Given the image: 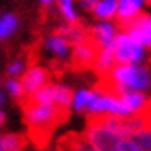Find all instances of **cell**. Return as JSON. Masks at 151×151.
<instances>
[{
  "instance_id": "cell-1",
  "label": "cell",
  "mask_w": 151,
  "mask_h": 151,
  "mask_svg": "<svg viewBox=\"0 0 151 151\" xmlns=\"http://www.w3.org/2000/svg\"><path fill=\"white\" fill-rule=\"evenodd\" d=\"M68 112L70 110L60 109L55 105H44V104L27 100L24 107V122L27 126L29 132L32 134V137H48L49 132L68 117Z\"/></svg>"
},
{
  "instance_id": "cell-2",
  "label": "cell",
  "mask_w": 151,
  "mask_h": 151,
  "mask_svg": "<svg viewBox=\"0 0 151 151\" xmlns=\"http://www.w3.org/2000/svg\"><path fill=\"white\" fill-rule=\"evenodd\" d=\"M71 99H73V90L63 83L55 82H48L44 87H41L36 93L29 97V100H32V102L55 105V107H60L65 110L71 109Z\"/></svg>"
},
{
  "instance_id": "cell-3",
  "label": "cell",
  "mask_w": 151,
  "mask_h": 151,
  "mask_svg": "<svg viewBox=\"0 0 151 151\" xmlns=\"http://www.w3.org/2000/svg\"><path fill=\"white\" fill-rule=\"evenodd\" d=\"M82 136L97 151H117V146L122 141V136H119L117 132L104 127L100 124L92 122V121H87Z\"/></svg>"
},
{
  "instance_id": "cell-4",
  "label": "cell",
  "mask_w": 151,
  "mask_h": 151,
  "mask_svg": "<svg viewBox=\"0 0 151 151\" xmlns=\"http://www.w3.org/2000/svg\"><path fill=\"white\" fill-rule=\"evenodd\" d=\"M144 49L131 36L122 31H117L114 37V58L116 65H136L143 60Z\"/></svg>"
},
{
  "instance_id": "cell-5",
  "label": "cell",
  "mask_w": 151,
  "mask_h": 151,
  "mask_svg": "<svg viewBox=\"0 0 151 151\" xmlns=\"http://www.w3.org/2000/svg\"><path fill=\"white\" fill-rule=\"evenodd\" d=\"M116 26L117 31L126 32L141 46L151 48V15H148L146 12L139 10L134 17H131L124 22H119Z\"/></svg>"
},
{
  "instance_id": "cell-6",
  "label": "cell",
  "mask_w": 151,
  "mask_h": 151,
  "mask_svg": "<svg viewBox=\"0 0 151 151\" xmlns=\"http://www.w3.org/2000/svg\"><path fill=\"white\" fill-rule=\"evenodd\" d=\"M99 51H100V46L92 37H88L87 41H83V42H80V44H76V46L71 48L70 61H71V65L76 70L93 68Z\"/></svg>"
},
{
  "instance_id": "cell-7",
  "label": "cell",
  "mask_w": 151,
  "mask_h": 151,
  "mask_svg": "<svg viewBox=\"0 0 151 151\" xmlns=\"http://www.w3.org/2000/svg\"><path fill=\"white\" fill-rule=\"evenodd\" d=\"M49 80H51V75H49L48 68H44L41 65H29L27 70L24 71V75L21 76V83L24 87L26 97L29 99L41 87H44Z\"/></svg>"
},
{
  "instance_id": "cell-8",
  "label": "cell",
  "mask_w": 151,
  "mask_h": 151,
  "mask_svg": "<svg viewBox=\"0 0 151 151\" xmlns=\"http://www.w3.org/2000/svg\"><path fill=\"white\" fill-rule=\"evenodd\" d=\"M71 48H73V46H71L58 31L48 34L42 39V49H44L49 56H53L56 61H66V60H70Z\"/></svg>"
},
{
  "instance_id": "cell-9",
  "label": "cell",
  "mask_w": 151,
  "mask_h": 151,
  "mask_svg": "<svg viewBox=\"0 0 151 151\" xmlns=\"http://www.w3.org/2000/svg\"><path fill=\"white\" fill-rule=\"evenodd\" d=\"M56 31H58L71 46H76V44L87 41L90 37V27L83 26L80 21L78 22H65V24L60 26Z\"/></svg>"
},
{
  "instance_id": "cell-10",
  "label": "cell",
  "mask_w": 151,
  "mask_h": 151,
  "mask_svg": "<svg viewBox=\"0 0 151 151\" xmlns=\"http://www.w3.org/2000/svg\"><path fill=\"white\" fill-rule=\"evenodd\" d=\"M116 34H117V26L110 21H100V22H97L95 26L90 27V37H92L100 48L112 44Z\"/></svg>"
},
{
  "instance_id": "cell-11",
  "label": "cell",
  "mask_w": 151,
  "mask_h": 151,
  "mask_svg": "<svg viewBox=\"0 0 151 151\" xmlns=\"http://www.w3.org/2000/svg\"><path fill=\"white\" fill-rule=\"evenodd\" d=\"M114 66H116V58H114V42H112L109 46L100 48L99 55H97L95 65H93V70L99 75V78H100V76L107 75Z\"/></svg>"
},
{
  "instance_id": "cell-12",
  "label": "cell",
  "mask_w": 151,
  "mask_h": 151,
  "mask_svg": "<svg viewBox=\"0 0 151 151\" xmlns=\"http://www.w3.org/2000/svg\"><path fill=\"white\" fill-rule=\"evenodd\" d=\"M19 17L14 12H4L0 15V42L9 41L19 31Z\"/></svg>"
},
{
  "instance_id": "cell-13",
  "label": "cell",
  "mask_w": 151,
  "mask_h": 151,
  "mask_svg": "<svg viewBox=\"0 0 151 151\" xmlns=\"http://www.w3.org/2000/svg\"><path fill=\"white\" fill-rule=\"evenodd\" d=\"M117 2L119 0H99L90 12L99 21H110L117 14Z\"/></svg>"
},
{
  "instance_id": "cell-14",
  "label": "cell",
  "mask_w": 151,
  "mask_h": 151,
  "mask_svg": "<svg viewBox=\"0 0 151 151\" xmlns=\"http://www.w3.org/2000/svg\"><path fill=\"white\" fill-rule=\"evenodd\" d=\"M58 14L61 15L65 22H78V10H76V0H55Z\"/></svg>"
},
{
  "instance_id": "cell-15",
  "label": "cell",
  "mask_w": 151,
  "mask_h": 151,
  "mask_svg": "<svg viewBox=\"0 0 151 151\" xmlns=\"http://www.w3.org/2000/svg\"><path fill=\"white\" fill-rule=\"evenodd\" d=\"M95 95L93 88H80L73 92V99H71V109L76 112H85L88 107L90 100Z\"/></svg>"
},
{
  "instance_id": "cell-16",
  "label": "cell",
  "mask_w": 151,
  "mask_h": 151,
  "mask_svg": "<svg viewBox=\"0 0 151 151\" xmlns=\"http://www.w3.org/2000/svg\"><path fill=\"white\" fill-rule=\"evenodd\" d=\"M141 10V7L134 4L132 0H119L117 2V14H116V24L119 22H124L131 19V17H134Z\"/></svg>"
},
{
  "instance_id": "cell-17",
  "label": "cell",
  "mask_w": 151,
  "mask_h": 151,
  "mask_svg": "<svg viewBox=\"0 0 151 151\" xmlns=\"http://www.w3.org/2000/svg\"><path fill=\"white\" fill-rule=\"evenodd\" d=\"M119 99H121L124 102V105L132 112V116H134L137 110L143 107V104L148 100V97L144 95V93H141V92H124V93H121Z\"/></svg>"
},
{
  "instance_id": "cell-18",
  "label": "cell",
  "mask_w": 151,
  "mask_h": 151,
  "mask_svg": "<svg viewBox=\"0 0 151 151\" xmlns=\"http://www.w3.org/2000/svg\"><path fill=\"white\" fill-rule=\"evenodd\" d=\"M4 90L10 99L14 100H24L26 93H24V87L21 83V78H7L4 83Z\"/></svg>"
},
{
  "instance_id": "cell-19",
  "label": "cell",
  "mask_w": 151,
  "mask_h": 151,
  "mask_svg": "<svg viewBox=\"0 0 151 151\" xmlns=\"http://www.w3.org/2000/svg\"><path fill=\"white\" fill-rule=\"evenodd\" d=\"M29 63L26 58H14L12 61L7 63L5 66V73H7V78H21L24 75V71L27 70Z\"/></svg>"
},
{
  "instance_id": "cell-20",
  "label": "cell",
  "mask_w": 151,
  "mask_h": 151,
  "mask_svg": "<svg viewBox=\"0 0 151 151\" xmlns=\"http://www.w3.org/2000/svg\"><path fill=\"white\" fill-rule=\"evenodd\" d=\"M4 144L7 151H24L26 137L17 132H4Z\"/></svg>"
},
{
  "instance_id": "cell-21",
  "label": "cell",
  "mask_w": 151,
  "mask_h": 151,
  "mask_svg": "<svg viewBox=\"0 0 151 151\" xmlns=\"http://www.w3.org/2000/svg\"><path fill=\"white\" fill-rule=\"evenodd\" d=\"M134 116L139 117V119L143 121L146 129H151V99H148V100L143 104V107L137 110Z\"/></svg>"
},
{
  "instance_id": "cell-22",
  "label": "cell",
  "mask_w": 151,
  "mask_h": 151,
  "mask_svg": "<svg viewBox=\"0 0 151 151\" xmlns=\"http://www.w3.org/2000/svg\"><path fill=\"white\" fill-rule=\"evenodd\" d=\"M117 151H143L131 137H122V141L117 146Z\"/></svg>"
},
{
  "instance_id": "cell-23",
  "label": "cell",
  "mask_w": 151,
  "mask_h": 151,
  "mask_svg": "<svg viewBox=\"0 0 151 151\" xmlns=\"http://www.w3.org/2000/svg\"><path fill=\"white\" fill-rule=\"evenodd\" d=\"M76 2H78V4L82 5L83 10H88V12H90L92 9L95 7V4L99 2V0H76Z\"/></svg>"
},
{
  "instance_id": "cell-24",
  "label": "cell",
  "mask_w": 151,
  "mask_h": 151,
  "mask_svg": "<svg viewBox=\"0 0 151 151\" xmlns=\"http://www.w3.org/2000/svg\"><path fill=\"white\" fill-rule=\"evenodd\" d=\"M39 2V5L44 9H49L51 5H55V0H37Z\"/></svg>"
},
{
  "instance_id": "cell-25",
  "label": "cell",
  "mask_w": 151,
  "mask_h": 151,
  "mask_svg": "<svg viewBox=\"0 0 151 151\" xmlns=\"http://www.w3.org/2000/svg\"><path fill=\"white\" fill-rule=\"evenodd\" d=\"M5 100H7V95H5V92H2V90H0V109L4 107Z\"/></svg>"
},
{
  "instance_id": "cell-26",
  "label": "cell",
  "mask_w": 151,
  "mask_h": 151,
  "mask_svg": "<svg viewBox=\"0 0 151 151\" xmlns=\"http://www.w3.org/2000/svg\"><path fill=\"white\" fill-rule=\"evenodd\" d=\"M5 121H7V114L0 109V126H4V124H5Z\"/></svg>"
},
{
  "instance_id": "cell-27",
  "label": "cell",
  "mask_w": 151,
  "mask_h": 151,
  "mask_svg": "<svg viewBox=\"0 0 151 151\" xmlns=\"http://www.w3.org/2000/svg\"><path fill=\"white\" fill-rule=\"evenodd\" d=\"M0 151H7L5 150V144H4V134H0Z\"/></svg>"
},
{
  "instance_id": "cell-28",
  "label": "cell",
  "mask_w": 151,
  "mask_h": 151,
  "mask_svg": "<svg viewBox=\"0 0 151 151\" xmlns=\"http://www.w3.org/2000/svg\"><path fill=\"white\" fill-rule=\"evenodd\" d=\"M132 2H134V4H137L139 7H141V4H143V0H132Z\"/></svg>"
},
{
  "instance_id": "cell-29",
  "label": "cell",
  "mask_w": 151,
  "mask_h": 151,
  "mask_svg": "<svg viewBox=\"0 0 151 151\" xmlns=\"http://www.w3.org/2000/svg\"><path fill=\"white\" fill-rule=\"evenodd\" d=\"M146 4H148V5H151V0H146Z\"/></svg>"
},
{
  "instance_id": "cell-30",
  "label": "cell",
  "mask_w": 151,
  "mask_h": 151,
  "mask_svg": "<svg viewBox=\"0 0 151 151\" xmlns=\"http://www.w3.org/2000/svg\"><path fill=\"white\" fill-rule=\"evenodd\" d=\"M0 90H2V82H0Z\"/></svg>"
}]
</instances>
